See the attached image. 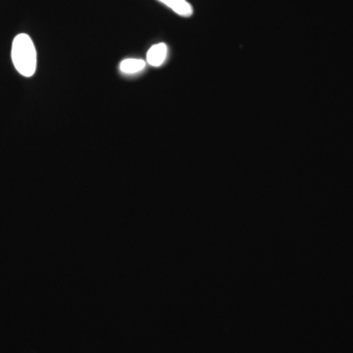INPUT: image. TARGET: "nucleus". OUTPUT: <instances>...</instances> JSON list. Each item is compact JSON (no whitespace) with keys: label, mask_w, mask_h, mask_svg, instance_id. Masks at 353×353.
<instances>
[{"label":"nucleus","mask_w":353,"mask_h":353,"mask_svg":"<svg viewBox=\"0 0 353 353\" xmlns=\"http://www.w3.org/2000/svg\"><path fill=\"white\" fill-rule=\"evenodd\" d=\"M167 53H168V48H167L166 44H155L148 51L146 62L152 67L161 66L166 60Z\"/></svg>","instance_id":"obj_2"},{"label":"nucleus","mask_w":353,"mask_h":353,"mask_svg":"<svg viewBox=\"0 0 353 353\" xmlns=\"http://www.w3.org/2000/svg\"><path fill=\"white\" fill-rule=\"evenodd\" d=\"M145 68V61L136 58H129V59L123 60L120 64V70L122 73L127 75H134L139 73Z\"/></svg>","instance_id":"obj_4"},{"label":"nucleus","mask_w":353,"mask_h":353,"mask_svg":"<svg viewBox=\"0 0 353 353\" xmlns=\"http://www.w3.org/2000/svg\"><path fill=\"white\" fill-rule=\"evenodd\" d=\"M164 6L169 7L178 15L182 17H190L192 15V7L187 0H158Z\"/></svg>","instance_id":"obj_3"},{"label":"nucleus","mask_w":353,"mask_h":353,"mask_svg":"<svg viewBox=\"0 0 353 353\" xmlns=\"http://www.w3.org/2000/svg\"><path fill=\"white\" fill-rule=\"evenodd\" d=\"M11 58L14 67L20 75L31 78L34 75L38 64L36 46L31 37L19 34L13 39Z\"/></svg>","instance_id":"obj_1"}]
</instances>
